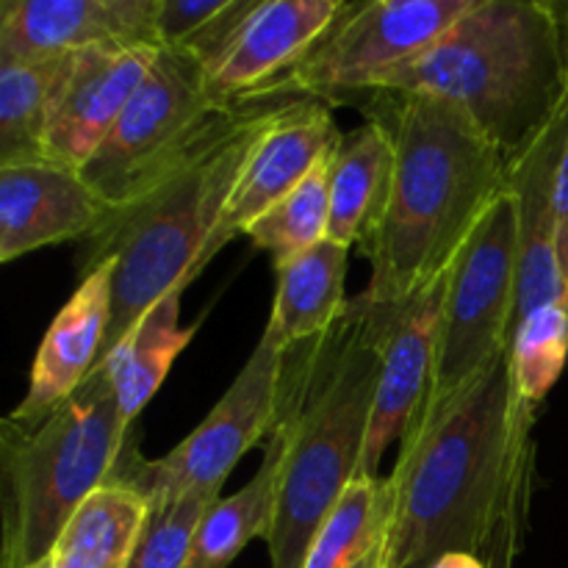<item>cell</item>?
I'll list each match as a JSON object with an SVG mask.
<instances>
[{
  "label": "cell",
  "instance_id": "obj_1",
  "mask_svg": "<svg viewBox=\"0 0 568 568\" xmlns=\"http://www.w3.org/2000/svg\"><path fill=\"white\" fill-rule=\"evenodd\" d=\"M536 410L516 394L510 349L453 405L399 444L383 568H430L449 552L488 558L499 527L525 521Z\"/></svg>",
  "mask_w": 568,
  "mask_h": 568
},
{
  "label": "cell",
  "instance_id": "obj_2",
  "mask_svg": "<svg viewBox=\"0 0 568 568\" xmlns=\"http://www.w3.org/2000/svg\"><path fill=\"white\" fill-rule=\"evenodd\" d=\"M366 116L394 142L388 211L366 247L364 297L377 308L405 303L444 275L508 189V159L475 122L433 94H369Z\"/></svg>",
  "mask_w": 568,
  "mask_h": 568
},
{
  "label": "cell",
  "instance_id": "obj_3",
  "mask_svg": "<svg viewBox=\"0 0 568 568\" xmlns=\"http://www.w3.org/2000/svg\"><path fill=\"white\" fill-rule=\"evenodd\" d=\"M383 361V311L364 294L336 325L283 353V433L270 568H303L316 532L361 475Z\"/></svg>",
  "mask_w": 568,
  "mask_h": 568
},
{
  "label": "cell",
  "instance_id": "obj_4",
  "mask_svg": "<svg viewBox=\"0 0 568 568\" xmlns=\"http://www.w3.org/2000/svg\"><path fill=\"white\" fill-rule=\"evenodd\" d=\"M286 100H261L227 111L161 181L114 209L105 225L78 244V275L111 261V320L100 361L166 294L203 272V255L247 172L264 133ZM98 361V364H100Z\"/></svg>",
  "mask_w": 568,
  "mask_h": 568
},
{
  "label": "cell",
  "instance_id": "obj_5",
  "mask_svg": "<svg viewBox=\"0 0 568 568\" xmlns=\"http://www.w3.org/2000/svg\"><path fill=\"white\" fill-rule=\"evenodd\" d=\"M383 92L458 105L510 164L568 105L558 9L544 0H475L427 53L369 89Z\"/></svg>",
  "mask_w": 568,
  "mask_h": 568
},
{
  "label": "cell",
  "instance_id": "obj_6",
  "mask_svg": "<svg viewBox=\"0 0 568 568\" xmlns=\"http://www.w3.org/2000/svg\"><path fill=\"white\" fill-rule=\"evenodd\" d=\"M131 427L100 366L39 425L0 422V568L48 558L72 516L116 480Z\"/></svg>",
  "mask_w": 568,
  "mask_h": 568
},
{
  "label": "cell",
  "instance_id": "obj_7",
  "mask_svg": "<svg viewBox=\"0 0 568 568\" xmlns=\"http://www.w3.org/2000/svg\"><path fill=\"white\" fill-rule=\"evenodd\" d=\"M516 311L519 231L514 197L505 189L453 266L438 331L436 375L419 422L453 405L508 353L516 331Z\"/></svg>",
  "mask_w": 568,
  "mask_h": 568
},
{
  "label": "cell",
  "instance_id": "obj_8",
  "mask_svg": "<svg viewBox=\"0 0 568 568\" xmlns=\"http://www.w3.org/2000/svg\"><path fill=\"white\" fill-rule=\"evenodd\" d=\"M233 109L216 98L209 72L192 53L161 48L153 70L83 166V178L111 211L122 209L161 181Z\"/></svg>",
  "mask_w": 568,
  "mask_h": 568
},
{
  "label": "cell",
  "instance_id": "obj_9",
  "mask_svg": "<svg viewBox=\"0 0 568 568\" xmlns=\"http://www.w3.org/2000/svg\"><path fill=\"white\" fill-rule=\"evenodd\" d=\"M475 0H369L347 3L331 31L261 100H333L369 94L381 78L433 48Z\"/></svg>",
  "mask_w": 568,
  "mask_h": 568
},
{
  "label": "cell",
  "instance_id": "obj_10",
  "mask_svg": "<svg viewBox=\"0 0 568 568\" xmlns=\"http://www.w3.org/2000/svg\"><path fill=\"white\" fill-rule=\"evenodd\" d=\"M281 381L283 349L261 336L236 381L197 430L159 460L142 458L131 447L114 483L142 494L150 508L189 491L220 494L239 460L275 430Z\"/></svg>",
  "mask_w": 568,
  "mask_h": 568
},
{
  "label": "cell",
  "instance_id": "obj_11",
  "mask_svg": "<svg viewBox=\"0 0 568 568\" xmlns=\"http://www.w3.org/2000/svg\"><path fill=\"white\" fill-rule=\"evenodd\" d=\"M455 266V264H453ZM453 266L405 303L383 311V361L366 433L361 475H377L383 455L414 430L430 399L438 331Z\"/></svg>",
  "mask_w": 568,
  "mask_h": 568
},
{
  "label": "cell",
  "instance_id": "obj_12",
  "mask_svg": "<svg viewBox=\"0 0 568 568\" xmlns=\"http://www.w3.org/2000/svg\"><path fill=\"white\" fill-rule=\"evenodd\" d=\"M159 0H3L0 64L64 53L159 48Z\"/></svg>",
  "mask_w": 568,
  "mask_h": 568
},
{
  "label": "cell",
  "instance_id": "obj_13",
  "mask_svg": "<svg viewBox=\"0 0 568 568\" xmlns=\"http://www.w3.org/2000/svg\"><path fill=\"white\" fill-rule=\"evenodd\" d=\"M347 0H253L225 48L205 64L209 83L231 105L261 103L331 31Z\"/></svg>",
  "mask_w": 568,
  "mask_h": 568
},
{
  "label": "cell",
  "instance_id": "obj_14",
  "mask_svg": "<svg viewBox=\"0 0 568 568\" xmlns=\"http://www.w3.org/2000/svg\"><path fill=\"white\" fill-rule=\"evenodd\" d=\"M342 133L333 120L331 103L314 98H292L281 109L277 120L264 133L250 159L247 172L211 239L203 255V270L233 236L247 233L255 220L286 200L316 166L331 161Z\"/></svg>",
  "mask_w": 568,
  "mask_h": 568
},
{
  "label": "cell",
  "instance_id": "obj_15",
  "mask_svg": "<svg viewBox=\"0 0 568 568\" xmlns=\"http://www.w3.org/2000/svg\"><path fill=\"white\" fill-rule=\"evenodd\" d=\"M111 205L83 172L53 161L0 166V261L61 242L83 244L105 225Z\"/></svg>",
  "mask_w": 568,
  "mask_h": 568
},
{
  "label": "cell",
  "instance_id": "obj_16",
  "mask_svg": "<svg viewBox=\"0 0 568 568\" xmlns=\"http://www.w3.org/2000/svg\"><path fill=\"white\" fill-rule=\"evenodd\" d=\"M568 128L564 114L544 128L508 164V194L516 205L519 231V311L516 322L549 303H568V283L558 261L555 175Z\"/></svg>",
  "mask_w": 568,
  "mask_h": 568
},
{
  "label": "cell",
  "instance_id": "obj_17",
  "mask_svg": "<svg viewBox=\"0 0 568 568\" xmlns=\"http://www.w3.org/2000/svg\"><path fill=\"white\" fill-rule=\"evenodd\" d=\"M111 275L114 266L103 261L98 270L81 277V286L50 322L33 358L26 397L9 414L17 425L33 427L44 422L92 375L109 333Z\"/></svg>",
  "mask_w": 568,
  "mask_h": 568
},
{
  "label": "cell",
  "instance_id": "obj_18",
  "mask_svg": "<svg viewBox=\"0 0 568 568\" xmlns=\"http://www.w3.org/2000/svg\"><path fill=\"white\" fill-rule=\"evenodd\" d=\"M159 59V48L89 50L67 87L48 139L44 161L83 172Z\"/></svg>",
  "mask_w": 568,
  "mask_h": 568
},
{
  "label": "cell",
  "instance_id": "obj_19",
  "mask_svg": "<svg viewBox=\"0 0 568 568\" xmlns=\"http://www.w3.org/2000/svg\"><path fill=\"white\" fill-rule=\"evenodd\" d=\"M394 142L383 122L366 116L364 125L342 133L327 170L331 183V242L353 250L366 247L375 239L388 211L394 186Z\"/></svg>",
  "mask_w": 568,
  "mask_h": 568
},
{
  "label": "cell",
  "instance_id": "obj_20",
  "mask_svg": "<svg viewBox=\"0 0 568 568\" xmlns=\"http://www.w3.org/2000/svg\"><path fill=\"white\" fill-rule=\"evenodd\" d=\"M349 247L325 239L300 258L277 266V292L264 338L277 349L314 342L331 331L349 308L344 294Z\"/></svg>",
  "mask_w": 568,
  "mask_h": 568
},
{
  "label": "cell",
  "instance_id": "obj_21",
  "mask_svg": "<svg viewBox=\"0 0 568 568\" xmlns=\"http://www.w3.org/2000/svg\"><path fill=\"white\" fill-rule=\"evenodd\" d=\"M83 53L0 64V166L44 161V139Z\"/></svg>",
  "mask_w": 568,
  "mask_h": 568
},
{
  "label": "cell",
  "instance_id": "obj_22",
  "mask_svg": "<svg viewBox=\"0 0 568 568\" xmlns=\"http://www.w3.org/2000/svg\"><path fill=\"white\" fill-rule=\"evenodd\" d=\"M181 300L183 288L159 300L116 344L114 353L98 364L114 386L116 403L128 425L139 419L144 405L153 399L175 358L189 347L197 331V325H181Z\"/></svg>",
  "mask_w": 568,
  "mask_h": 568
},
{
  "label": "cell",
  "instance_id": "obj_23",
  "mask_svg": "<svg viewBox=\"0 0 568 568\" xmlns=\"http://www.w3.org/2000/svg\"><path fill=\"white\" fill-rule=\"evenodd\" d=\"M283 447H286L283 433L275 427L266 438L264 460L253 480L233 497L216 499L209 514L200 519L183 568H227L253 538L264 541L272 527V514H275Z\"/></svg>",
  "mask_w": 568,
  "mask_h": 568
},
{
  "label": "cell",
  "instance_id": "obj_24",
  "mask_svg": "<svg viewBox=\"0 0 568 568\" xmlns=\"http://www.w3.org/2000/svg\"><path fill=\"white\" fill-rule=\"evenodd\" d=\"M148 514L142 494L111 483L72 516L48 558L33 568H128Z\"/></svg>",
  "mask_w": 568,
  "mask_h": 568
},
{
  "label": "cell",
  "instance_id": "obj_25",
  "mask_svg": "<svg viewBox=\"0 0 568 568\" xmlns=\"http://www.w3.org/2000/svg\"><path fill=\"white\" fill-rule=\"evenodd\" d=\"M388 516V475H358L316 532L303 568H358L381 549Z\"/></svg>",
  "mask_w": 568,
  "mask_h": 568
},
{
  "label": "cell",
  "instance_id": "obj_26",
  "mask_svg": "<svg viewBox=\"0 0 568 568\" xmlns=\"http://www.w3.org/2000/svg\"><path fill=\"white\" fill-rule=\"evenodd\" d=\"M333 159V155H331ZM331 161L316 166L314 175L305 178L286 200L266 211L261 220L247 227L244 236L258 250H266L277 266L300 258L303 253L322 244L331 231V183H327Z\"/></svg>",
  "mask_w": 568,
  "mask_h": 568
},
{
  "label": "cell",
  "instance_id": "obj_27",
  "mask_svg": "<svg viewBox=\"0 0 568 568\" xmlns=\"http://www.w3.org/2000/svg\"><path fill=\"white\" fill-rule=\"evenodd\" d=\"M568 361V303H549L516 322L510 369L516 394L536 410L547 399Z\"/></svg>",
  "mask_w": 568,
  "mask_h": 568
},
{
  "label": "cell",
  "instance_id": "obj_28",
  "mask_svg": "<svg viewBox=\"0 0 568 568\" xmlns=\"http://www.w3.org/2000/svg\"><path fill=\"white\" fill-rule=\"evenodd\" d=\"M220 494L189 491L172 503L153 505L133 547L128 568H183L192 549L200 519L209 514Z\"/></svg>",
  "mask_w": 568,
  "mask_h": 568
},
{
  "label": "cell",
  "instance_id": "obj_29",
  "mask_svg": "<svg viewBox=\"0 0 568 568\" xmlns=\"http://www.w3.org/2000/svg\"><path fill=\"white\" fill-rule=\"evenodd\" d=\"M231 0H159V44L161 48L192 50L209 33L216 17Z\"/></svg>",
  "mask_w": 568,
  "mask_h": 568
},
{
  "label": "cell",
  "instance_id": "obj_30",
  "mask_svg": "<svg viewBox=\"0 0 568 568\" xmlns=\"http://www.w3.org/2000/svg\"><path fill=\"white\" fill-rule=\"evenodd\" d=\"M555 214H558V261L568 283V128L560 148L558 175H555Z\"/></svg>",
  "mask_w": 568,
  "mask_h": 568
},
{
  "label": "cell",
  "instance_id": "obj_31",
  "mask_svg": "<svg viewBox=\"0 0 568 568\" xmlns=\"http://www.w3.org/2000/svg\"><path fill=\"white\" fill-rule=\"evenodd\" d=\"M430 568H494V566L488 564L486 558H480V555L449 552V555H444V558H438ZM503 568H514V566H503Z\"/></svg>",
  "mask_w": 568,
  "mask_h": 568
},
{
  "label": "cell",
  "instance_id": "obj_32",
  "mask_svg": "<svg viewBox=\"0 0 568 568\" xmlns=\"http://www.w3.org/2000/svg\"><path fill=\"white\" fill-rule=\"evenodd\" d=\"M560 22H564V42H566V92H568V3H555Z\"/></svg>",
  "mask_w": 568,
  "mask_h": 568
},
{
  "label": "cell",
  "instance_id": "obj_33",
  "mask_svg": "<svg viewBox=\"0 0 568 568\" xmlns=\"http://www.w3.org/2000/svg\"><path fill=\"white\" fill-rule=\"evenodd\" d=\"M358 568H383V544H381V549H377L369 560H364Z\"/></svg>",
  "mask_w": 568,
  "mask_h": 568
}]
</instances>
